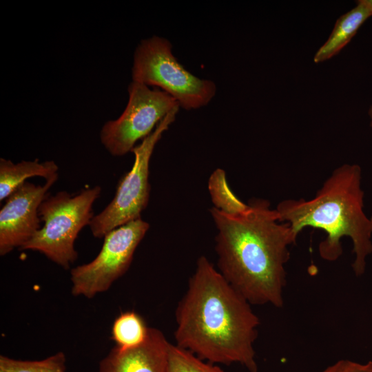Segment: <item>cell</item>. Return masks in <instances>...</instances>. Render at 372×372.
I'll list each match as a JSON object with an SVG mask.
<instances>
[{
    "instance_id": "8992f818",
    "label": "cell",
    "mask_w": 372,
    "mask_h": 372,
    "mask_svg": "<svg viewBox=\"0 0 372 372\" xmlns=\"http://www.w3.org/2000/svg\"><path fill=\"white\" fill-rule=\"evenodd\" d=\"M178 111L167 115L154 130L132 150L134 155L132 169L118 181L111 202L90 223L94 237L103 238L110 231L141 218L149 198V166L152 154L163 133L175 120Z\"/></svg>"
},
{
    "instance_id": "ba28073f",
    "label": "cell",
    "mask_w": 372,
    "mask_h": 372,
    "mask_svg": "<svg viewBox=\"0 0 372 372\" xmlns=\"http://www.w3.org/2000/svg\"><path fill=\"white\" fill-rule=\"evenodd\" d=\"M149 227V223L141 218L105 234L96 257L71 270L72 294L92 298L107 291L130 267L135 250Z\"/></svg>"
},
{
    "instance_id": "30bf717a",
    "label": "cell",
    "mask_w": 372,
    "mask_h": 372,
    "mask_svg": "<svg viewBox=\"0 0 372 372\" xmlns=\"http://www.w3.org/2000/svg\"><path fill=\"white\" fill-rule=\"evenodd\" d=\"M170 342L149 327L145 340L131 348L116 346L99 364V372H167Z\"/></svg>"
},
{
    "instance_id": "3957f363",
    "label": "cell",
    "mask_w": 372,
    "mask_h": 372,
    "mask_svg": "<svg viewBox=\"0 0 372 372\" xmlns=\"http://www.w3.org/2000/svg\"><path fill=\"white\" fill-rule=\"evenodd\" d=\"M361 178L358 165L344 164L333 172L313 198L285 200L276 209L280 222L289 223L296 236L307 227L326 233L318 247L325 260H337L342 253L341 238L349 237L357 276L364 273L366 258L372 253V219L364 211Z\"/></svg>"
},
{
    "instance_id": "7a4b0ae2",
    "label": "cell",
    "mask_w": 372,
    "mask_h": 372,
    "mask_svg": "<svg viewBox=\"0 0 372 372\" xmlns=\"http://www.w3.org/2000/svg\"><path fill=\"white\" fill-rule=\"evenodd\" d=\"M249 205L238 215L210 209L218 229L219 272L251 304L281 308L289 246L297 236L289 223H280L269 201L255 199Z\"/></svg>"
},
{
    "instance_id": "4fadbf2b",
    "label": "cell",
    "mask_w": 372,
    "mask_h": 372,
    "mask_svg": "<svg viewBox=\"0 0 372 372\" xmlns=\"http://www.w3.org/2000/svg\"><path fill=\"white\" fill-rule=\"evenodd\" d=\"M148 328L144 320L137 313L123 312L114 321L112 338L118 347H134L145 340Z\"/></svg>"
},
{
    "instance_id": "e0dca14e",
    "label": "cell",
    "mask_w": 372,
    "mask_h": 372,
    "mask_svg": "<svg viewBox=\"0 0 372 372\" xmlns=\"http://www.w3.org/2000/svg\"><path fill=\"white\" fill-rule=\"evenodd\" d=\"M322 372H372V361L365 364L349 360H339Z\"/></svg>"
},
{
    "instance_id": "9c48e42d",
    "label": "cell",
    "mask_w": 372,
    "mask_h": 372,
    "mask_svg": "<svg viewBox=\"0 0 372 372\" xmlns=\"http://www.w3.org/2000/svg\"><path fill=\"white\" fill-rule=\"evenodd\" d=\"M58 178L43 185L25 182L7 198L0 211V254L20 248L40 229L39 208Z\"/></svg>"
},
{
    "instance_id": "52a82bcc",
    "label": "cell",
    "mask_w": 372,
    "mask_h": 372,
    "mask_svg": "<svg viewBox=\"0 0 372 372\" xmlns=\"http://www.w3.org/2000/svg\"><path fill=\"white\" fill-rule=\"evenodd\" d=\"M128 94L121 115L106 122L100 132L101 143L114 156L132 152L138 140L149 136L167 115L180 107L167 93L138 82L130 83Z\"/></svg>"
},
{
    "instance_id": "8fae6325",
    "label": "cell",
    "mask_w": 372,
    "mask_h": 372,
    "mask_svg": "<svg viewBox=\"0 0 372 372\" xmlns=\"http://www.w3.org/2000/svg\"><path fill=\"white\" fill-rule=\"evenodd\" d=\"M371 17L370 12L361 1H357L353 8L337 19L328 39L316 52L314 63H322L338 54Z\"/></svg>"
},
{
    "instance_id": "d6986e66",
    "label": "cell",
    "mask_w": 372,
    "mask_h": 372,
    "mask_svg": "<svg viewBox=\"0 0 372 372\" xmlns=\"http://www.w3.org/2000/svg\"><path fill=\"white\" fill-rule=\"evenodd\" d=\"M368 114H369V116L370 118V125L372 127V102H371V105L369 107Z\"/></svg>"
},
{
    "instance_id": "5bb4252c",
    "label": "cell",
    "mask_w": 372,
    "mask_h": 372,
    "mask_svg": "<svg viewBox=\"0 0 372 372\" xmlns=\"http://www.w3.org/2000/svg\"><path fill=\"white\" fill-rule=\"evenodd\" d=\"M208 189L214 207L227 214H240L249 207L231 192L227 183L225 172L220 168L216 169L210 176Z\"/></svg>"
},
{
    "instance_id": "ac0fdd59",
    "label": "cell",
    "mask_w": 372,
    "mask_h": 372,
    "mask_svg": "<svg viewBox=\"0 0 372 372\" xmlns=\"http://www.w3.org/2000/svg\"><path fill=\"white\" fill-rule=\"evenodd\" d=\"M372 16V0H360Z\"/></svg>"
},
{
    "instance_id": "9a60e30c",
    "label": "cell",
    "mask_w": 372,
    "mask_h": 372,
    "mask_svg": "<svg viewBox=\"0 0 372 372\" xmlns=\"http://www.w3.org/2000/svg\"><path fill=\"white\" fill-rule=\"evenodd\" d=\"M65 356L63 352L41 360H20L0 356V372H65Z\"/></svg>"
},
{
    "instance_id": "277c9868",
    "label": "cell",
    "mask_w": 372,
    "mask_h": 372,
    "mask_svg": "<svg viewBox=\"0 0 372 372\" xmlns=\"http://www.w3.org/2000/svg\"><path fill=\"white\" fill-rule=\"evenodd\" d=\"M101 192V187L96 185L74 196L65 191L48 195L39 208L43 227L19 249L39 251L69 269L78 256L74 249L76 238L94 216L92 206Z\"/></svg>"
},
{
    "instance_id": "7c38bea8",
    "label": "cell",
    "mask_w": 372,
    "mask_h": 372,
    "mask_svg": "<svg viewBox=\"0 0 372 372\" xmlns=\"http://www.w3.org/2000/svg\"><path fill=\"white\" fill-rule=\"evenodd\" d=\"M59 167L53 161L39 162L23 161L13 163L10 160L0 158V200L7 198L25 180L40 176L49 180L58 178Z\"/></svg>"
},
{
    "instance_id": "2e32d148",
    "label": "cell",
    "mask_w": 372,
    "mask_h": 372,
    "mask_svg": "<svg viewBox=\"0 0 372 372\" xmlns=\"http://www.w3.org/2000/svg\"><path fill=\"white\" fill-rule=\"evenodd\" d=\"M167 372H225L220 367L205 362L188 350L169 345Z\"/></svg>"
},
{
    "instance_id": "5b68a950",
    "label": "cell",
    "mask_w": 372,
    "mask_h": 372,
    "mask_svg": "<svg viewBox=\"0 0 372 372\" xmlns=\"http://www.w3.org/2000/svg\"><path fill=\"white\" fill-rule=\"evenodd\" d=\"M172 47L167 39L158 36L142 40L134 54L132 81L159 87L185 110L207 105L215 96V83L187 70L173 55Z\"/></svg>"
},
{
    "instance_id": "6da1fadb",
    "label": "cell",
    "mask_w": 372,
    "mask_h": 372,
    "mask_svg": "<svg viewBox=\"0 0 372 372\" xmlns=\"http://www.w3.org/2000/svg\"><path fill=\"white\" fill-rule=\"evenodd\" d=\"M176 345L212 364L258 372L254 344L260 320L251 304L200 256L176 309Z\"/></svg>"
}]
</instances>
